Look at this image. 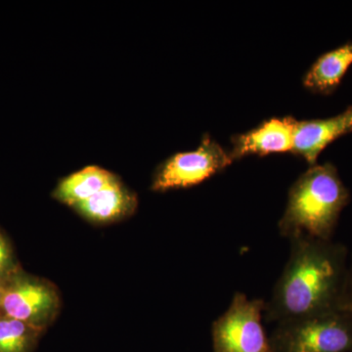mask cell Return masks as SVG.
Segmentation results:
<instances>
[{"label": "cell", "mask_w": 352, "mask_h": 352, "mask_svg": "<svg viewBox=\"0 0 352 352\" xmlns=\"http://www.w3.org/2000/svg\"><path fill=\"white\" fill-rule=\"evenodd\" d=\"M289 241V259L265 302L263 318L280 323L339 310L349 267L346 245L303 234Z\"/></svg>", "instance_id": "cell-1"}, {"label": "cell", "mask_w": 352, "mask_h": 352, "mask_svg": "<svg viewBox=\"0 0 352 352\" xmlns=\"http://www.w3.org/2000/svg\"><path fill=\"white\" fill-rule=\"evenodd\" d=\"M43 331L0 315V352H32Z\"/></svg>", "instance_id": "cell-12"}, {"label": "cell", "mask_w": 352, "mask_h": 352, "mask_svg": "<svg viewBox=\"0 0 352 352\" xmlns=\"http://www.w3.org/2000/svg\"><path fill=\"white\" fill-rule=\"evenodd\" d=\"M113 173L97 166H89L62 178L53 191V198L74 208L118 179Z\"/></svg>", "instance_id": "cell-11"}, {"label": "cell", "mask_w": 352, "mask_h": 352, "mask_svg": "<svg viewBox=\"0 0 352 352\" xmlns=\"http://www.w3.org/2000/svg\"><path fill=\"white\" fill-rule=\"evenodd\" d=\"M351 65L352 43H347L321 55L303 76V85L314 94H332Z\"/></svg>", "instance_id": "cell-10"}, {"label": "cell", "mask_w": 352, "mask_h": 352, "mask_svg": "<svg viewBox=\"0 0 352 352\" xmlns=\"http://www.w3.org/2000/svg\"><path fill=\"white\" fill-rule=\"evenodd\" d=\"M265 302L233 296L228 309L212 324L214 352H275L263 326Z\"/></svg>", "instance_id": "cell-4"}, {"label": "cell", "mask_w": 352, "mask_h": 352, "mask_svg": "<svg viewBox=\"0 0 352 352\" xmlns=\"http://www.w3.org/2000/svg\"><path fill=\"white\" fill-rule=\"evenodd\" d=\"M339 310L352 317V256L347 267L346 279L340 294Z\"/></svg>", "instance_id": "cell-14"}, {"label": "cell", "mask_w": 352, "mask_h": 352, "mask_svg": "<svg viewBox=\"0 0 352 352\" xmlns=\"http://www.w3.org/2000/svg\"><path fill=\"white\" fill-rule=\"evenodd\" d=\"M351 131L352 106L328 119L296 120L291 153L314 166L329 144Z\"/></svg>", "instance_id": "cell-8"}, {"label": "cell", "mask_w": 352, "mask_h": 352, "mask_svg": "<svg viewBox=\"0 0 352 352\" xmlns=\"http://www.w3.org/2000/svg\"><path fill=\"white\" fill-rule=\"evenodd\" d=\"M19 271L14 261L12 250L6 236L0 231V279L6 280Z\"/></svg>", "instance_id": "cell-13"}, {"label": "cell", "mask_w": 352, "mask_h": 352, "mask_svg": "<svg viewBox=\"0 0 352 352\" xmlns=\"http://www.w3.org/2000/svg\"><path fill=\"white\" fill-rule=\"evenodd\" d=\"M275 352H352V317L340 310L277 323Z\"/></svg>", "instance_id": "cell-3"}, {"label": "cell", "mask_w": 352, "mask_h": 352, "mask_svg": "<svg viewBox=\"0 0 352 352\" xmlns=\"http://www.w3.org/2000/svg\"><path fill=\"white\" fill-rule=\"evenodd\" d=\"M296 120L292 117L273 118L251 131L236 134L231 138L229 154L236 161L249 155L291 152Z\"/></svg>", "instance_id": "cell-7"}, {"label": "cell", "mask_w": 352, "mask_h": 352, "mask_svg": "<svg viewBox=\"0 0 352 352\" xmlns=\"http://www.w3.org/2000/svg\"><path fill=\"white\" fill-rule=\"evenodd\" d=\"M233 162L229 152L214 138L205 135L196 150L177 153L160 164L153 175L151 189L164 192L200 184Z\"/></svg>", "instance_id": "cell-6"}, {"label": "cell", "mask_w": 352, "mask_h": 352, "mask_svg": "<svg viewBox=\"0 0 352 352\" xmlns=\"http://www.w3.org/2000/svg\"><path fill=\"white\" fill-rule=\"evenodd\" d=\"M4 281H6V280L0 279V315H2V314H1V302H2V296H3Z\"/></svg>", "instance_id": "cell-15"}, {"label": "cell", "mask_w": 352, "mask_h": 352, "mask_svg": "<svg viewBox=\"0 0 352 352\" xmlns=\"http://www.w3.org/2000/svg\"><path fill=\"white\" fill-rule=\"evenodd\" d=\"M351 194L332 163L314 164L303 173L289 191L288 203L280 219L283 237L307 235L332 240L342 210Z\"/></svg>", "instance_id": "cell-2"}, {"label": "cell", "mask_w": 352, "mask_h": 352, "mask_svg": "<svg viewBox=\"0 0 352 352\" xmlns=\"http://www.w3.org/2000/svg\"><path fill=\"white\" fill-rule=\"evenodd\" d=\"M138 206L136 194L118 178L87 201L74 207L83 219L95 224H109L131 217Z\"/></svg>", "instance_id": "cell-9"}, {"label": "cell", "mask_w": 352, "mask_h": 352, "mask_svg": "<svg viewBox=\"0 0 352 352\" xmlns=\"http://www.w3.org/2000/svg\"><path fill=\"white\" fill-rule=\"evenodd\" d=\"M60 309L59 292L47 280L17 271L4 281L2 315L44 331L57 318Z\"/></svg>", "instance_id": "cell-5"}]
</instances>
